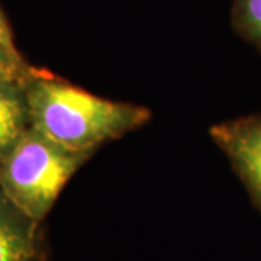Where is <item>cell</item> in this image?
<instances>
[{
    "label": "cell",
    "instance_id": "6da1fadb",
    "mask_svg": "<svg viewBox=\"0 0 261 261\" xmlns=\"http://www.w3.org/2000/svg\"><path fill=\"white\" fill-rule=\"evenodd\" d=\"M25 97L29 126L64 148L90 154L151 118L147 108L103 99L53 75L35 73Z\"/></svg>",
    "mask_w": 261,
    "mask_h": 261
},
{
    "label": "cell",
    "instance_id": "7a4b0ae2",
    "mask_svg": "<svg viewBox=\"0 0 261 261\" xmlns=\"http://www.w3.org/2000/svg\"><path fill=\"white\" fill-rule=\"evenodd\" d=\"M93 154L64 148L28 126L0 161V190L41 222L79 168Z\"/></svg>",
    "mask_w": 261,
    "mask_h": 261
},
{
    "label": "cell",
    "instance_id": "3957f363",
    "mask_svg": "<svg viewBox=\"0 0 261 261\" xmlns=\"http://www.w3.org/2000/svg\"><path fill=\"white\" fill-rule=\"evenodd\" d=\"M211 137L231 161L261 212V113L215 125Z\"/></svg>",
    "mask_w": 261,
    "mask_h": 261
},
{
    "label": "cell",
    "instance_id": "277c9868",
    "mask_svg": "<svg viewBox=\"0 0 261 261\" xmlns=\"http://www.w3.org/2000/svg\"><path fill=\"white\" fill-rule=\"evenodd\" d=\"M38 224L0 190V261H41Z\"/></svg>",
    "mask_w": 261,
    "mask_h": 261
},
{
    "label": "cell",
    "instance_id": "5b68a950",
    "mask_svg": "<svg viewBox=\"0 0 261 261\" xmlns=\"http://www.w3.org/2000/svg\"><path fill=\"white\" fill-rule=\"evenodd\" d=\"M29 126L25 84L0 86V161Z\"/></svg>",
    "mask_w": 261,
    "mask_h": 261
},
{
    "label": "cell",
    "instance_id": "8992f818",
    "mask_svg": "<svg viewBox=\"0 0 261 261\" xmlns=\"http://www.w3.org/2000/svg\"><path fill=\"white\" fill-rule=\"evenodd\" d=\"M231 25L238 37L261 51V0H232Z\"/></svg>",
    "mask_w": 261,
    "mask_h": 261
},
{
    "label": "cell",
    "instance_id": "52a82bcc",
    "mask_svg": "<svg viewBox=\"0 0 261 261\" xmlns=\"http://www.w3.org/2000/svg\"><path fill=\"white\" fill-rule=\"evenodd\" d=\"M34 74H31L19 57L0 54V86L19 83L25 84Z\"/></svg>",
    "mask_w": 261,
    "mask_h": 261
},
{
    "label": "cell",
    "instance_id": "ba28073f",
    "mask_svg": "<svg viewBox=\"0 0 261 261\" xmlns=\"http://www.w3.org/2000/svg\"><path fill=\"white\" fill-rule=\"evenodd\" d=\"M0 54L19 57L18 51L15 49V45H13V41H12L9 27H8L5 18H3L2 12H0Z\"/></svg>",
    "mask_w": 261,
    "mask_h": 261
}]
</instances>
